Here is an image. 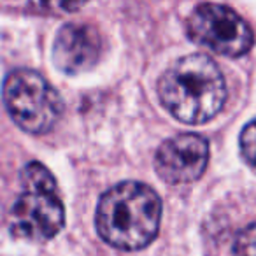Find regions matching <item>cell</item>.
Listing matches in <instances>:
<instances>
[{
    "label": "cell",
    "mask_w": 256,
    "mask_h": 256,
    "mask_svg": "<svg viewBox=\"0 0 256 256\" xmlns=\"http://www.w3.org/2000/svg\"><path fill=\"white\" fill-rule=\"evenodd\" d=\"M164 107L188 124L212 120L226 100V84L220 67L206 54H188L176 60L158 82Z\"/></svg>",
    "instance_id": "obj_2"
},
{
    "label": "cell",
    "mask_w": 256,
    "mask_h": 256,
    "mask_svg": "<svg viewBox=\"0 0 256 256\" xmlns=\"http://www.w3.org/2000/svg\"><path fill=\"white\" fill-rule=\"evenodd\" d=\"M234 256H256V223L249 224L237 235Z\"/></svg>",
    "instance_id": "obj_9"
},
{
    "label": "cell",
    "mask_w": 256,
    "mask_h": 256,
    "mask_svg": "<svg viewBox=\"0 0 256 256\" xmlns=\"http://www.w3.org/2000/svg\"><path fill=\"white\" fill-rule=\"evenodd\" d=\"M23 193L9 214L11 234L30 242H48L60 234L65 210L56 195V181L44 165L32 162L23 168Z\"/></svg>",
    "instance_id": "obj_3"
},
{
    "label": "cell",
    "mask_w": 256,
    "mask_h": 256,
    "mask_svg": "<svg viewBox=\"0 0 256 256\" xmlns=\"http://www.w3.org/2000/svg\"><path fill=\"white\" fill-rule=\"evenodd\" d=\"M238 146H240V154L246 164L256 172V118L249 121L240 132Z\"/></svg>",
    "instance_id": "obj_8"
},
{
    "label": "cell",
    "mask_w": 256,
    "mask_h": 256,
    "mask_svg": "<svg viewBox=\"0 0 256 256\" xmlns=\"http://www.w3.org/2000/svg\"><path fill=\"white\" fill-rule=\"evenodd\" d=\"M186 30L192 40L223 56H242L252 46L249 25L234 9L221 4H200L195 8Z\"/></svg>",
    "instance_id": "obj_5"
},
{
    "label": "cell",
    "mask_w": 256,
    "mask_h": 256,
    "mask_svg": "<svg viewBox=\"0 0 256 256\" xmlns=\"http://www.w3.org/2000/svg\"><path fill=\"white\" fill-rule=\"evenodd\" d=\"M209 162V142L196 134H179L165 140L154 154V168L168 184L195 182Z\"/></svg>",
    "instance_id": "obj_6"
},
{
    "label": "cell",
    "mask_w": 256,
    "mask_h": 256,
    "mask_svg": "<svg viewBox=\"0 0 256 256\" xmlns=\"http://www.w3.org/2000/svg\"><path fill=\"white\" fill-rule=\"evenodd\" d=\"M2 96L12 121L28 134L50 132L64 112L60 93L30 68L12 70L4 81Z\"/></svg>",
    "instance_id": "obj_4"
},
{
    "label": "cell",
    "mask_w": 256,
    "mask_h": 256,
    "mask_svg": "<svg viewBox=\"0 0 256 256\" xmlns=\"http://www.w3.org/2000/svg\"><path fill=\"white\" fill-rule=\"evenodd\" d=\"M102 48V37L95 26L88 23H68L62 26L54 39V65L65 74H81L95 67Z\"/></svg>",
    "instance_id": "obj_7"
},
{
    "label": "cell",
    "mask_w": 256,
    "mask_h": 256,
    "mask_svg": "<svg viewBox=\"0 0 256 256\" xmlns=\"http://www.w3.org/2000/svg\"><path fill=\"white\" fill-rule=\"evenodd\" d=\"M162 220V200L153 188L126 181L107 190L96 206L98 235L112 248L137 251L156 237Z\"/></svg>",
    "instance_id": "obj_1"
}]
</instances>
